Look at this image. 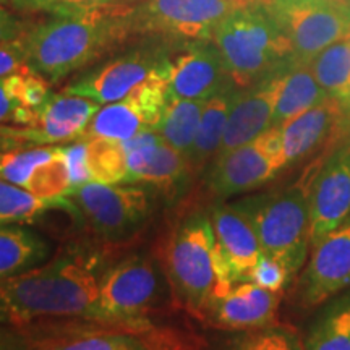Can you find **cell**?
<instances>
[{"label":"cell","instance_id":"1","mask_svg":"<svg viewBox=\"0 0 350 350\" xmlns=\"http://www.w3.org/2000/svg\"><path fill=\"white\" fill-rule=\"evenodd\" d=\"M107 266L99 245L73 240L38 268L0 278V325L29 327L65 318L98 323L99 287Z\"/></svg>","mask_w":350,"mask_h":350},{"label":"cell","instance_id":"2","mask_svg":"<svg viewBox=\"0 0 350 350\" xmlns=\"http://www.w3.org/2000/svg\"><path fill=\"white\" fill-rule=\"evenodd\" d=\"M129 12L113 3L34 26L23 36L28 67L49 83L62 81L130 36Z\"/></svg>","mask_w":350,"mask_h":350},{"label":"cell","instance_id":"3","mask_svg":"<svg viewBox=\"0 0 350 350\" xmlns=\"http://www.w3.org/2000/svg\"><path fill=\"white\" fill-rule=\"evenodd\" d=\"M163 265L175 299L198 314L209 300L227 294L235 284L208 211H193L177 222Z\"/></svg>","mask_w":350,"mask_h":350},{"label":"cell","instance_id":"4","mask_svg":"<svg viewBox=\"0 0 350 350\" xmlns=\"http://www.w3.org/2000/svg\"><path fill=\"white\" fill-rule=\"evenodd\" d=\"M211 41L234 83L247 88L286 68L292 47L266 5L240 7L216 26Z\"/></svg>","mask_w":350,"mask_h":350},{"label":"cell","instance_id":"5","mask_svg":"<svg viewBox=\"0 0 350 350\" xmlns=\"http://www.w3.org/2000/svg\"><path fill=\"white\" fill-rule=\"evenodd\" d=\"M314 175V174H313ZM304 177L295 185L234 201L252 222L261 250L281 261L294 275L308 258L310 185Z\"/></svg>","mask_w":350,"mask_h":350},{"label":"cell","instance_id":"6","mask_svg":"<svg viewBox=\"0 0 350 350\" xmlns=\"http://www.w3.org/2000/svg\"><path fill=\"white\" fill-rule=\"evenodd\" d=\"M164 265L150 253H133L109 265L99 287L98 323L152 332L150 314L169 300Z\"/></svg>","mask_w":350,"mask_h":350},{"label":"cell","instance_id":"7","mask_svg":"<svg viewBox=\"0 0 350 350\" xmlns=\"http://www.w3.org/2000/svg\"><path fill=\"white\" fill-rule=\"evenodd\" d=\"M67 198L73 201L83 224L96 237L107 243H122L150 224L159 195L142 183L90 182L70 190Z\"/></svg>","mask_w":350,"mask_h":350},{"label":"cell","instance_id":"8","mask_svg":"<svg viewBox=\"0 0 350 350\" xmlns=\"http://www.w3.org/2000/svg\"><path fill=\"white\" fill-rule=\"evenodd\" d=\"M266 8L291 42L294 62L310 64L350 34V2L344 0H271Z\"/></svg>","mask_w":350,"mask_h":350},{"label":"cell","instance_id":"9","mask_svg":"<svg viewBox=\"0 0 350 350\" xmlns=\"http://www.w3.org/2000/svg\"><path fill=\"white\" fill-rule=\"evenodd\" d=\"M172 55V49L165 44H142L90 70L65 86L64 93L88 98L100 106L116 103L151 78H165L169 81Z\"/></svg>","mask_w":350,"mask_h":350},{"label":"cell","instance_id":"10","mask_svg":"<svg viewBox=\"0 0 350 350\" xmlns=\"http://www.w3.org/2000/svg\"><path fill=\"white\" fill-rule=\"evenodd\" d=\"M284 167L279 126H271L253 142L214 156L204 169V183L217 198L256 190Z\"/></svg>","mask_w":350,"mask_h":350},{"label":"cell","instance_id":"11","mask_svg":"<svg viewBox=\"0 0 350 350\" xmlns=\"http://www.w3.org/2000/svg\"><path fill=\"white\" fill-rule=\"evenodd\" d=\"M240 8L232 0H146L130 7L131 34H163L172 39H213L216 26Z\"/></svg>","mask_w":350,"mask_h":350},{"label":"cell","instance_id":"12","mask_svg":"<svg viewBox=\"0 0 350 350\" xmlns=\"http://www.w3.org/2000/svg\"><path fill=\"white\" fill-rule=\"evenodd\" d=\"M122 143L129 157V183L151 187L167 204L185 198L193 169L182 152L165 143L157 131H142Z\"/></svg>","mask_w":350,"mask_h":350},{"label":"cell","instance_id":"13","mask_svg":"<svg viewBox=\"0 0 350 350\" xmlns=\"http://www.w3.org/2000/svg\"><path fill=\"white\" fill-rule=\"evenodd\" d=\"M167 103V80L151 78L124 99L100 106L81 138L125 142L142 131H156Z\"/></svg>","mask_w":350,"mask_h":350},{"label":"cell","instance_id":"14","mask_svg":"<svg viewBox=\"0 0 350 350\" xmlns=\"http://www.w3.org/2000/svg\"><path fill=\"white\" fill-rule=\"evenodd\" d=\"M100 104L81 96L60 93L49 98L29 126H0V135L15 144L54 146L80 139Z\"/></svg>","mask_w":350,"mask_h":350},{"label":"cell","instance_id":"15","mask_svg":"<svg viewBox=\"0 0 350 350\" xmlns=\"http://www.w3.org/2000/svg\"><path fill=\"white\" fill-rule=\"evenodd\" d=\"M177 52L170 64L169 99L208 100L235 85L211 39L185 41Z\"/></svg>","mask_w":350,"mask_h":350},{"label":"cell","instance_id":"16","mask_svg":"<svg viewBox=\"0 0 350 350\" xmlns=\"http://www.w3.org/2000/svg\"><path fill=\"white\" fill-rule=\"evenodd\" d=\"M350 216V146L336 151L310 185V245L317 247Z\"/></svg>","mask_w":350,"mask_h":350},{"label":"cell","instance_id":"17","mask_svg":"<svg viewBox=\"0 0 350 350\" xmlns=\"http://www.w3.org/2000/svg\"><path fill=\"white\" fill-rule=\"evenodd\" d=\"M350 286V221L313 247L300 281V301L318 306Z\"/></svg>","mask_w":350,"mask_h":350},{"label":"cell","instance_id":"18","mask_svg":"<svg viewBox=\"0 0 350 350\" xmlns=\"http://www.w3.org/2000/svg\"><path fill=\"white\" fill-rule=\"evenodd\" d=\"M281 297L252 281L237 282L227 294L214 297L201 310V317L229 331H255L273 325Z\"/></svg>","mask_w":350,"mask_h":350},{"label":"cell","instance_id":"19","mask_svg":"<svg viewBox=\"0 0 350 350\" xmlns=\"http://www.w3.org/2000/svg\"><path fill=\"white\" fill-rule=\"evenodd\" d=\"M286 68L262 78L258 83H253L247 86V90H239L234 106L230 109L226 133L217 154L253 142L273 126L275 100H278L282 73L286 72Z\"/></svg>","mask_w":350,"mask_h":350},{"label":"cell","instance_id":"20","mask_svg":"<svg viewBox=\"0 0 350 350\" xmlns=\"http://www.w3.org/2000/svg\"><path fill=\"white\" fill-rule=\"evenodd\" d=\"M33 350H164L151 332L98 323V327H60L34 332L23 327Z\"/></svg>","mask_w":350,"mask_h":350},{"label":"cell","instance_id":"21","mask_svg":"<svg viewBox=\"0 0 350 350\" xmlns=\"http://www.w3.org/2000/svg\"><path fill=\"white\" fill-rule=\"evenodd\" d=\"M208 213L232 281L235 284L248 281L253 266L262 255L252 222L232 203H214Z\"/></svg>","mask_w":350,"mask_h":350},{"label":"cell","instance_id":"22","mask_svg":"<svg viewBox=\"0 0 350 350\" xmlns=\"http://www.w3.org/2000/svg\"><path fill=\"white\" fill-rule=\"evenodd\" d=\"M340 109L342 107L334 99H327L279 125L284 167L299 163L306 154L317 150L329 135Z\"/></svg>","mask_w":350,"mask_h":350},{"label":"cell","instance_id":"23","mask_svg":"<svg viewBox=\"0 0 350 350\" xmlns=\"http://www.w3.org/2000/svg\"><path fill=\"white\" fill-rule=\"evenodd\" d=\"M52 256V243L26 224L0 227V278L23 274Z\"/></svg>","mask_w":350,"mask_h":350},{"label":"cell","instance_id":"24","mask_svg":"<svg viewBox=\"0 0 350 350\" xmlns=\"http://www.w3.org/2000/svg\"><path fill=\"white\" fill-rule=\"evenodd\" d=\"M237 94V85L229 86L227 90L208 99L206 104H204L198 133H196L195 142L191 144L190 152L187 154V161L190 163L193 172L203 170L219 152L226 133L230 109L234 106Z\"/></svg>","mask_w":350,"mask_h":350},{"label":"cell","instance_id":"25","mask_svg":"<svg viewBox=\"0 0 350 350\" xmlns=\"http://www.w3.org/2000/svg\"><path fill=\"white\" fill-rule=\"evenodd\" d=\"M331 99L314 77L310 64H299L292 60L282 73L281 90L275 100L273 126L294 119L301 112Z\"/></svg>","mask_w":350,"mask_h":350},{"label":"cell","instance_id":"26","mask_svg":"<svg viewBox=\"0 0 350 350\" xmlns=\"http://www.w3.org/2000/svg\"><path fill=\"white\" fill-rule=\"evenodd\" d=\"M51 209L68 213L78 222V226H83L80 211L67 196L57 201L42 200L33 195L31 191L0 178V227L29 224Z\"/></svg>","mask_w":350,"mask_h":350},{"label":"cell","instance_id":"27","mask_svg":"<svg viewBox=\"0 0 350 350\" xmlns=\"http://www.w3.org/2000/svg\"><path fill=\"white\" fill-rule=\"evenodd\" d=\"M314 77L331 99L349 111L350 106V34L332 42L310 62Z\"/></svg>","mask_w":350,"mask_h":350},{"label":"cell","instance_id":"28","mask_svg":"<svg viewBox=\"0 0 350 350\" xmlns=\"http://www.w3.org/2000/svg\"><path fill=\"white\" fill-rule=\"evenodd\" d=\"M204 104L206 100L169 99L163 120L156 130L165 143L185 157L198 133Z\"/></svg>","mask_w":350,"mask_h":350},{"label":"cell","instance_id":"29","mask_svg":"<svg viewBox=\"0 0 350 350\" xmlns=\"http://www.w3.org/2000/svg\"><path fill=\"white\" fill-rule=\"evenodd\" d=\"M88 164L93 182L117 185L129 183V157L124 143L107 138H85Z\"/></svg>","mask_w":350,"mask_h":350},{"label":"cell","instance_id":"30","mask_svg":"<svg viewBox=\"0 0 350 350\" xmlns=\"http://www.w3.org/2000/svg\"><path fill=\"white\" fill-rule=\"evenodd\" d=\"M60 146H28L13 144L0 151V178L26 190L29 178L39 165L55 157Z\"/></svg>","mask_w":350,"mask_h":350},{"label":"cell","instance_id":"31","mask_svg":"<svg viewBox=\"0 0 350 350\" xmlns=\"http://www.w3.org/2000/svg\"><path fill=\"white\" fill-rule=\"evenodd\" d=\"M305 350H350V300L334 305L310 331Z\"/></svg>","mask_w":350,"mask_h":350},{"label":"cell","instance_id":"32","mask_svg":"<svg viewBox=\"0 0 350 350\" xmlns=\"http://www.w3.org/2000/svg\"><path fill=\"white\" fill-rule=\"evenodd\" d=\"M26 190L31 191L39 198L49 201L62 200L70 193L72 183H70L64 146H60L55 157H52L51 161H47L34 170L28 185H26Z\"/></svg>","mask_w":350,"mask_h":350},{"label":"cell","instance_id":"33","mask_svg":"<svg viewBox=\"0 0 350 350\" xmlns=\"http://www.w3.org/2000/svg\"><path fill=\"white\" fill-rule=\"evenodd\" d=\"M229 350H305L299 334L284 326H266L247 331L229 345Z\"/></svg>","mask_w":350,"mask_h":350},{"label":"cell","instance_id":"34","mask_svg":"<svg viewBox=\"0 0 350 350\" xmlns=\"http://www.w3.org/2000/svg\"><path fill=\"white\" fill-rule=\"evenodd\" d=\"M12 5L23 12H42L52 16H67L93 10V8L113 5L120 0H10Z\"/></svg>","mask_w":350,"mask_h":350},{"label":"cell","instance_id":"35","mask_svg":"<svg viewBox=\"0 0 350 350\" xmlns=\"http://www.w3.org/2000/svg\"><path fill=\"white\" fill-rule=\"evenodd\" d=\"M291 278L292 273L281 261H278L275 258L262 253V255L258 258L256 265L253 266L248 281L255 282L256 286L266 288V291L281 294V291L287 286Z\"/></svg>","mask_w":350,"mask_h":350},{"label":"cell","instance_id":"36","mask_svg":"<svg viewBox=\"0 0 350 350\" xmlns=\"http://www.w3.org/2000/svg\"><path fill=\"white\" fill-rule=\"evenodd\" d=\"M65 161H67V167L70 174V183L73 188H78L86 183L93 182L91 177L90 164H88V142L85 138L77 139L70 144H65Z\"/></svg>","mask_w":350,"mask_h":350},{"label":"cell","instance_id":"37","mask_svg":"<svg viewBox=\"0 0 350 350\" xmlns=\"http://www.w3.org/2000/svg\"><path fill=\"white\" fill-rule=\"evenodd\" d=\"M28 72L29 70L0 78V126L7 122H13L16 109L23 107L21 93H23L25 75Z\"/></svg>","mask_w":350,"mask_h":350},{"label":"cell","instance_id":"38","mask_svg":"<svg viewBox=\"0 0 350 350\" xmlns=\"http://www.w3.org/2000/svg\"><path fill=\"white\" fill-rule=\"evenodd\" d=\"M31 70L28 67V52L23 38L0 44V78Z\"/></svg>","mask_w":350,"mask_h":350},{"label":"cell","instance_id":"39","mask_svg":"<svg viewBox=\"0 0 350 350\" xmlns=\"http://www.w3.org/2000/svg\"><path fill=\"white\" fill-rule=\"evenodd\" d=\"M0 350H33L31 339L23 327L0 325Z\"/></svg>","mask_w":350,"mask_h":350},{"label":"cell","instance_id":"40","mask_svg":"<svg viewBox=\"0 0 350 350\" xmlns=\"http://www.w3.org/2000/svg\"><path fill=\"white\" fill-rule=\"evenodd\" d=\"M23 36V23L15 15H12L7 8L0 5V44L15 41Z\"/></svg>","mask_w":350,"mask_h":350},{"label":"cell","instance_id":"41","mask_svg":"<svg viewBox=\"0 0 350 350\" xmlns=\"http://www.w3.org/2000/svg\"><path fill=\"white\" fill-rule=\"evenodd\" d=\"M239 7H250V5H268L271 0H232Z\"/></svg>","mask_w":350,"mask_h":350},{"label":"cell","instance_id":"42","mask_svg":"<svg viewBox=\"0 0 350 350\" xmlns=\"http://www.w3.org/2000/svg\"><path fill=\"white\" fill-rule=\"evenodd\" d=\"M349 112H350V106H349Z\"/></svg>","mask_w":350,"mask_h":350},{"label":"cell","instance_id":"43","mask_svg":"<svg viewBox=\"0 0 350 350\" xmlns=\"http://www.w3.org/2000/svg\"><path fill=\"white\" fill-rule=\"evenodd\" d=\"M0 2H2V0H0Z\"/></svg>","mask_w":350,"mask_h":350}]
</instances>
